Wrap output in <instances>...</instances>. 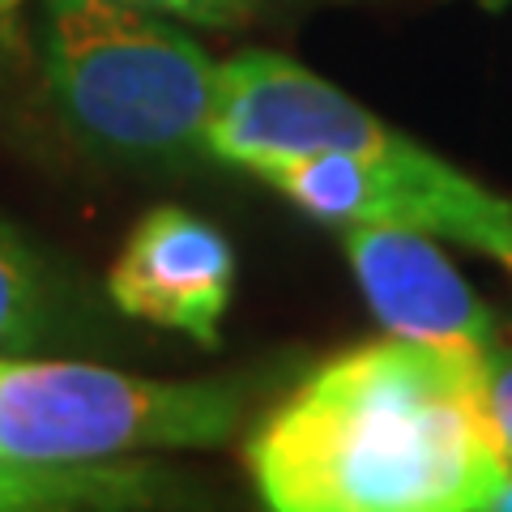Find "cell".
<instances>
[{"instance_id": "30bf717a", "label": "cell", "mask_w": 512, "mask_h": 512, "mask_svg": "<svg viewBox=\"0 0 512 512\" xmlns=\"http://www.w3.org/2000/svg\"><path fill=\"white\" fill-rule=\"evenodd\" d=\"M26 0H0V26L13 22ZM133 5H146V9H158L167 13L175 22H197V26H235L244 22L248 13L256 9V0H133Z\"/></svg>"}, {"instance_id": "9c48e42d", "label": "cell", "mask_w": 512, "mask_h": 512, "mask_svg": "<svg viewBox=\"0 0 512 512\" xmlns=\"http://www.w3.org/2000/svg\"><path fill=\"white\" fill-rule=\"evenodd\" d=\"M73 329L69 295L47 261L0 222V359L35 355Z\"/></svg>"}, {"instance_id": "4fadbf2b", "label": "cell", "mask_w": 512, "mask_h": 512, "mask_svg": "<svg viewBox=\"0 0 512 512\" xmlns=\"http://www.w3.org/2000/svg\"><path fill=\"white\" fill-rule=\"evenodd\" d=\"M491 512H512V474H508V483H504V491L495 495V504H491Z\"/></svg>"}, {"instance_id": "7c38bea8", "label": "cell", "mask_w": 512, "mask_h": 512, "mask_svg": "<svg viewBox=\"0 0 512 512\" xmlns=\"http://www.w3.org/2000/svg\"><path fill=\"white\" fill-rule=\"evenodd\" d=\"M487 389H491V406H495V419H500V431H504V444L512 453V329L500 333L487 355Z\"/></svg>"}, {"instance_id": "5b68a950", "label": "cell", "mask_w": 512, "mask_h": 512, "mask_svg": "<svg viewBox=\"0 0 512 512\" xmlns=\"http://www.w3.org/2000/svg\"><path fill=\"white\" fill-rule=\"evenodd\" d=\"M282 197L320 222L359 227V222H393L444 239H466L474 214L491 192L470 175L448 167L423 146L406 158L372 154H316L261 175Z\"/></svg>"}, {"instance_id": "8fae6325", "label": "cell", "mask_w": 512, "mask_h": 512, "mask_svg": "<svg viewBox=\"0 0 512 512\" xmlns=\"http://www.w3.org/2000/svg\"><path fill=\"white\" fill-rule=\"evenodd\" d=\"M461 244H470V248H483L487 256H495L504 269H512V205L504 197H487V205L474 214L470 222V231Z\"/></svg>"}, {"instance_id": "52a82bcc", "label": "cell", "mask_w": 512, "mask_h": 512, "mask_svg": "<svg viewBox=\"0 0 512 512\" xmlns=\"http://www.w3.org/2000/svg\"><path fill=\"white\" fill-rule=\"evenodd\" d=\"M342 244L372 312L397 338L457 346L474 355H487L500 342L504 325L448 265L427 231L359 222V227H342Z\"/></svg>"}, {"instance_id": "8992f818", "label": "cell", "mask_w": 512, "mask_h": 512, "mask_svg": "<svg viewBox=\"0 0 512 512\" xmlns=\"http://www.w3.org/2000/svg\"><path fill=\"white\" fill-rule=\"evenodd\" d=\"M235 286V252L205 218L163 205L124 239L107 295L124 316L214 346Z\"/></svg>"}, {"instance_id": "3957f363", "label": "cell", "mask_w": 512, "mask_h": 512, "mask_svg": "<svg viewBox=\"0 0 512 512\" xmlns=\"http://www.w3.org/2000/svg\"><path fill=\"white\" fill-rule=\"evenodd\" d=\"M227 380H150L77 359H0V461L90 466L163 448H210L235 431Z\"/></svg>"}, {"instance_id": "ba28073f", "label": "cell", "mask_w": 512, "mask_h": 512, "mask_svg": "<svg viewBox=\"0 0 512 512\" xmlns=\"http://www.w3.org/2000/svg\"><path fill=\"white\" fill-rule=\"evenodd\" d=\"M180 495V474L146 457L90 461V466L0 461V512H163Z\"/></svg>"}, {"instance_id": "277c9868", "label": "cell", "mask_w": 512, "mask_h": 512, "mask_svg": "<svg viewBox=\"0 0 512 512\" xmlns=\"http://www.w3.org/2000/svg\"><path fill=\"white\" fill-rule=\"evenodd\" d=\"M205 150L252 175H269L316 154L406 158L419 146L303 64L248 52L218 64Z\"/></svg>"}, {"instance_id": "6da1fadb", "label": "cell", "mask_w": 512, "mask_h": 512, "mask_svg": "<svg viewBox=\"0 0 512 512\" xmlns=\"http://www.w3.org/2000/svg\"><path fill=\"white\" fill-rule=\"evenodd\" d=\"M248 470L269 512H491L512 453L483 355L389 333L316 367Z\"/></svg>"}, {"instance_id": "7a4b0ae2", "label": "cell", "mask_w": 512, "mask_h": 512, "mask_svg": "<svg viewBox=\"0 0 512 512\" xmlns=\"http://www.w3.org/2000/svg\"><path fill=\"white\" fill-rule=\"evenodd\" d=\"M47 94L77 137L124 158L205 150L218 64L175 18L133 0H39Z\"/></svg>"}]
</instances>
